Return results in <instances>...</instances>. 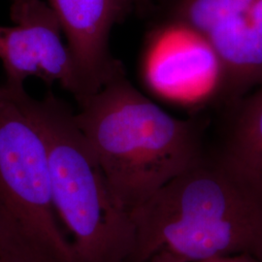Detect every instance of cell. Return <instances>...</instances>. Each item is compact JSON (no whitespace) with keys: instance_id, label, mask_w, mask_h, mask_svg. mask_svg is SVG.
I'll return each instance as SVG.
<instances>
[{"instance_id":"52a82bcc","label":"cell","mask_w":262,"mask_h":262,"mask_svg":"<svg viewBox=\"0 0 262 262\" xmlns=\"http://www.w3.org/2000/svg\"><path fill=\"white\" fill-rule=\"evenodd\" d=\"M59 19L72 56L79 104L115 77L125 73L113 56L110 36L116 25L134 12L133 0H48Z\"/></svg>"},{"instance_id":"277c9868","label":"cell","mask_w":262,"mask_h":262,"mask_svg":"<svg viewBox=\"0 0 262 262\" xmlns=\"http://www.w3.org/2000/svg\"><path fill=\"white\" fill-rule=\"evenodd\" d=\"M53 200L47 145L0 84V239L14 262H78Z\"/></svg>"},{"instance_id":"5b68a950","label":"cell","mask_w":262,"mask_h":262,"mask_svg":"<svg viewBox=\"0 0 262 262\" xmlns=\"http://www.w3.org/2000/svg\"><path fill=\"white\" fill-rule=\"evenodd\" d=\"M160 20L194 32L215 54L216 97L235 104L262 85V0H156Z\"/></svg>"},{"instance_id":"7c38bea8","label":"cell","mask_w":262,"mask_h":262,"mask_svg":"<svg viewBox=\"0 0 262 262\" xmlns=\"http://www.w3.org/2000/svg\"><path fill=\"white\" fill-rule=\"evenodd\" d=\"M0 262H13L11 260L8 253L6 252L1 239H0Z\"/></svg>"},{"instance_id":"4fadbf2b","label":"cell","mask_w":262,"mask_h":262,"mask_svg":"<svg viewBox=\"0 0 262 262\" xmlns=\"http://www.w3.org/2000/svg\"><path fill=\"white\" fill-rule=\"evenodd\" d=\"M261 181H262V175H261Z\"/></svg>"},{"instance_id":"9c48e42d","label":"cell","mask_w":262,"mask_h":262,"mask_svg":"<svg viewBox=\"0 0 262 262\" xmlns=\"http://www.w3.org/2000/svg\"><path fill=\"white\" fill-rule=\"evenodd\" d=\"M221 155L236 168L261 180L262 85L239 105Z\"/></svg>"},{"instance_id":"ba28073f","label":"cell","mask_w":262,"mask_h":262,"mask_svg":"<svg viewBox=\"0 0 262 262\" xmlns=\"http://www.w3.org/2000/svg\"><path fill=\"white\" fill-rule=\"evenodd\" d=\"M147 56L148 83L171 96H199L203 88L216 96L221 71L215 54L191 30L160 20Z\"/></svg>"},{"instance_id":"6da1fadb","label":"cell","mask_w":262,"mask_h":262,"mask_svg":"<svg viewBox=\"0 0 262 262\" xmlns=\"http://www.w3.org/2000/svg\"><path fill=\"white\" fill-rule=\"evenodd\" d=\"M130 216V262H197L230 254L262 262V181L221 154L204 155Z\"/></svg>"},{"instance_id":"8992f818","label":"cell","mask_w":262,"mask_h":262,"mask_svg":"<svg viewBox=\"0 0 262 262\" xmlns=\"http://www.w3.org/2000/svg\"><path fill=\"white\" fill-rule=\"evenodd\" d=\"M12 27L0 26V60L9 86H24L36 77L51 88L55 83L78 95L72 56L62 42L61 25L44 0H11Z\"/></svg>"},{"instance_id":"8fae6325","label":"cell","mask_w":262,"mask_h":262,"mask_svg":"<svg viewBox=\"0 0 262 262\" xmlns=\"http://www.w3.org/2000/svg\"><path fill=\"white\" fill-rule=\"evenodd\" d=\"M134 12H137L140 16L148 15L155 9L156 0H133Z\"/></svg>"},{"instance_id":"30bf717a","label":"cell","mask_w":262,"mask_h":262,"mask_svg":"<svg viewBox=\"0 0 262 262\" xmlns=\"http://www.w3.org/2000/svg\"><path fill=\"white\" fill-rule=\"evenodd\" d=\"M197 262H260L255 257L249 254H230V255H223L215 256L212 258H208L204 260Z\"/></svg>"},{"instance_id":"3957f363","label":"cell","mask_w":262,"mask_h":262,"mask_svg":"<svg viewBox=\"0 0 262 262\" xmlns=\"http://www.w3.org/2000/svg\"><path fill=\"white\" fill-rule=\"evenodd\" d=\"M35 124L47 145L56 215L70 235L78 262H130L134 227L113 196L101 165L75 113L51 91L35 99L25 86L1 84Z\"/></svg>"},{"instance_id":"7a4b0ae2","label":"cell","mask_w":262,"mask_h":262,"mask_svg":"<svg viewBox=\"0 0 262 262\" xmlns=\"http://www.w3.org/2000/svg\"><path fill=\"white\" fill-rule=\"evenodd\" d=\"M78 105L77 124L116 202L129 215L205 155L203 122L170 115L125 73Z\"/></svg>"}]
</instances>
